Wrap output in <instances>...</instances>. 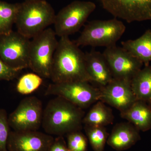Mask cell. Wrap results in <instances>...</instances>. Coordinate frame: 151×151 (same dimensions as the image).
<instances>
[{"instance_id": "1", "label": "cell", "mask_w": 151, "mask_h": 151, "mask_svg": "<svg viewBox=\"0 0 151 151\" xmlns=\"http://www.w3.org/2000/svg\"><path fill=\"white\" fill-rule=\"evenodd\" d=\"M50 78L53 83L91 82L86 69L85 53L68 37H60L58 40Z\"/></svg>"}, {"instance_id": "2", "label": "cell", "mask_w": 151, "mask_h": 151, "mask_svg": "<svg viewBox=\"0 0 151 151\" xmlns=\"http://www.w3.org/2000/svg\"><path fill=\"white\" fill-rule=\"evenodd\" d=\"M84 116L83 109L56 97L50 100L44 109L42 126L48 134L63 136L81 131Z\"/></svg>"}, {"instance_id": "3", "label": "cell", "mask_w": 151, "mask_h": 151, "mask_svg": "<svg viewBox=\"0 0 151 151\" xmlns=\"http://www.w3.org/2000/svg\"><path fill=\"white\" fill-rule=\"evenodd\" d=\"M55 15L54 9L45 0L19 3L15 22L17 32L32 39L53 24Z\"/></svg>"}, {"instance_id": "4", "label": "cell", "mask_w": 151, "mask_h": 151, "mask_svg": "<svg viewBox=\"0 0 151 151\" xmlns=\"http://www.w3.org/2000/svg\"><path fill=\"white\" fill-rule=\"evenodd\" d=\"M126 27L118 19L96 20L88 22L74 42L77 46L107 47L116 45L124 35Z\"/></svg>"}, {"instance_id": "5", "label": "cell", "mask_w": 151, "mask_h": 151, "mask_svg": "<svg viewBox=\"0 0 151 151\" xmlns=\"http://www.w3.org/2000/svg\"><path fill=\"white\" fill-rule=\"evenodd\" d=\"M54 30L48 28L30 40L29 68L44 78H50L58 40Z\"/></svg>"}, {"instance_id": "6", "label": "cell", "mask_w": 151, "mask_h": 151, "mask_svg": "<svg viewBox=\"0 0 151 151\" xmlns=\"http://www.w3.org/2000/svg\"><path fill=\"white\" fill-rule=\"evenodd\" d=\"M96 8L89 1H75L65 6L55 15V32L60 37H68L79 31Z\"/></svg>"}, {"instance_id": "7", "label": "cell", "mask_w": 151, "mask_h": 151, "mask_svg": "<svg viewBox=\"0 0 151 151\" xmlns=\"http://www.w3.org/2000/svg\"><path fill=\"white\" fill-rule=\"evenodd\" d=\"M86 81H74L50 84L45 96L63 98L81 109H86L99 100L100 89Z\"/></svg>"}, {"instance_id": "8", "label": "cell", "mask_w": 151, "mask_h": 151, "mask_svg": "<svg viewBox=\"0 0 151 151\" xmlns=\"http://www.w3.org/2000/svg\"><path fill=\"white\" fill-rule=\"evenodd\" d=\"M43 111L37 97H26L8 116L10 127L16 132L38 131L42 124Z\"/></svg>"}, {"instance_id": "9", "label": "cell", "mask_w": 151, "mask_h": 151, "mask_svg": "<svg viewBox=\"0 0 151 151\" xmlns=\"http://www.w3.org/2000/svg\"><path fill=\"white\" fill-rule=\"evenodd\" d=\"M30 42L17 31L0 35V58L13 68L22 70L29 68Z\"/></svg>"}, {"instance_id": "10", "label": "cell", "mask_w": 151, "mask_h": 151, "mask_svg": "<svg viewBox=\"0 0 151 151\" xmlns=\"http://www.w3.org/2000/svg\"><path fill=\"white\" fill-rule=\"evenodd\" d=\"M103 8L127 22L151 21V0H100Z\"/></svg>"}, {"instance_id": "11", "label": "cell", "mask_w": 151, "mask_h": 151, "mask_svg": "<svg viewBox=\"0 0 151 151\" xmlns=\"http://www.w3.org/2000/svg\"><path fill=\"white\" fill-rule=\"evenodd\" d=\"M113 78L131 81L142 68V63L123 47L115 45L105 48L103 52Z\"/></svg>"}, {"instance_id": "12", "label": "cell", "mask_w": 151, "mask_h": 151, "mask_svg": "<svg viewBox=\"0 0 151 151\" xmlns=\"http://www.w3.org/2000/svg\"><path fill=\"white\" fill-rule=\"evenodd\" d=\"M131 82L113 78L107 85L99 88V100L116 108L120 113L126 111L137 100Z\"/></svg>"}, {"instance_id": "13", "label": "cell", "mask_w": 151, "mask_h": 151, "mask_svg": "<svg viewBox=\"0 0 151 151\" xmlns=\"http://www.w3.org/2000/svg\"><path fill=\"white\" fill-rule=\"evenodd\" d=\"M54 138L36 131H11L7 148L9 151H49Z\"/></svg>"}, {"instance_id": "14", "label": "cell", "mask_w": 151, "mask_h": 151, "mask_svg": "<svg viewBox=\"0 0 151 151\" xmlns=\"http://www.w3.org/2000/svg\"><path fill=\"white\" fill-rule=\"evenodd\" d=\"M139 132L130 122L119 123L113 127L107 144L116 151L126 150L141 139Z\"/></svg>"}, {"instance_id": "15", "label": "cell", "mask_w": 151, "mask_h": 151, "mask_svg": "<svg viewBox=\"0 0 151 151\" xmlns=\"http://www.w3.org/2000/svg\"><path fill=\"white\" fill-rule=\"evenodd\" d=\"M85 63L91 82L105 86L113 79L107 60L103 53L92 50L85 53Z\"/></svg>"}, {"instance_id": "16", "label": "cell", "mask_w": 151, "mask_h": 151, "mask_svg": "<svg viewBox=\"0 0 151 151\" xmlns=\"http://www.w3.org/2000/svg\"><path fill=\"white\" fill-rule=\"evenodd\" d=\"M123 119L133 124L139 131L151 129V110L147 102L137 100L124 112L120 113Z\"/></svg>"}, {"instance_id": "17", "label": "cell", "mask_w": 151, "mask_h": 151, "mask_svg": "<svg viewBox=\"0 0 151 151\" xmlns=\"http://www.w3.org/2000/svg\"><path fill=\"white\" fill-rule=\"evenodd\" d=\"M122 47L142 63L145 66L151 62V29H148L140 37L122 42Z\"/></svg>"}, {"instance_id": "18", "label": "cell", "mask_w": 151, "mask_h": 151, "mask_svg": "<svg viewBox=\"0 0 151 151\" xmlns=\"http://www.w3.org/2000/svg\"><path fill=\"white\" fill-rule=\"evenodd\" d=\"M112 109L100 100L95 103L83 119V125L105 127L114 121Z\"/></svg>"}, {"instance_id": "19", "label": "cell", "mask_w": 151, "mask_h": 151, "mask_svg": "<svg viewBox=\"0 0 151 151\" xmlns=\"http://www.w3.org/2000/svg\"><path fill=\"white\" fill-rule=\"evenodd\" d=\"M131 84L137 100L147 103L151 100V65L142 68L132 78Z\"/></svg>"}, {"instance_id": "20", "label": "cell", "mask_w": 151, "mask_h": 151, "mask_svg": "<svg viewBox=\"0 0 151 151\" xmlns=\"http://www.w3.org/2000/svg\"><path fill=\"white\" fill-rule=\"evenodd\" d=\"M18 8L19 3L11 4L0 1V35L8 34L13 31Z\"/></svg>"}, {"instance_id": "21", "label": "cell", "mask_w": 151, "mask_h": 151, "mask_svg": "<svg viewBox=\"0 0 151 151\" xmlns=\"http://www.w3.org/2000/svg\"><path fill=\"white\" fill-rule=\"evenodd\" d=\"M84 129L93 150L104 151L109 135L105 127L84 125Z\"/></svg>"}, {"instance_id": "22", "label": "cell", "mask_w": 151, "mask_h": 151, "mask_svg": "<svg viewBox=\"0 0 151 151\" xmlns=\"http://www.w3.org/2000/svg\"><path fill=\"white\" fill-rule=\"evenodd\" d=\"M43 82L42 78L35 73H26L21 76L16 86L17 92L22 95L31 94L37 90Z\"/></svg>"}, {"instance_id": "23", "label": "cell", "mask_w": 151, "mask_h": 151, "mask_svg": "<svg viewBox=\"0 0 151 151\" xmlns=\"http://www.w3.org/2000/svg\"><path fill=\"white\" fill-rule=\"evenodd\" d=\"M66 136L69 151H87L88 139L81 131L71 132Z\"/></svg>"}, {"instance_id": "24", "label": "cell", "mask_w": 151, "mask_h": 151, "mask_svg": "<svg viewBox=\"0 0 151 151\" xmlns=\"http://www.w3.org/2000/svg\"><path fill=\"white\" fill-rule=\"evenodd\" d=\"M10 128L6 111L0 108V151H9L7 143Z\"/></svg>"}, {"instance_id": "25", "label": "cell", "mask_w": 151, "mask_h": 151, "mask_svg": "<svg viewBox=\"0 0 151 151\" xmlns=\"http://www.w3.org/2000/svg\"><path fill=\"white\" fill-rule=\"evenodd\" d=\"M21 70L10 67L0 58V81H11L16 78Z\"/></svg>"}, {"instance_id": "26", "label": "cell", "mask_w": 151, "mask_h": 151, "mask_svg": "<svg viewBox=\"0 0 151 151\" xmlns=\"http://www.w3.org/2000/svg\"><path fill=\"white\" fill-rule=\"evenodd\" d=\"M49 151H69L63 136H57L54 138Z\"/></svg>"}, {"instance_id": "27", "label": "cell", "mask_w": 151, "mask_h": 151, "mask_svg": "<svg viewBox=\"0 0 151 151\" xmlns=\"http://www.w3.org/2000/svg\"><path fill=\"white\" fill-rule=\"evenodd\" d=\"M147 104L148 105L149 107H150V109L151 110V100H150V101H148V102H147Z\"/></svg>"}, {"instance_id": "28", "label": "cell", "mask_w": 151, "mask_h": 151, "mask_svg": "<svg viewBox=\"0 0 151 151\" xmlns=\"http://www.w3.org/2000/svg\"><path fill=\"white\" fill-rule=\"evenodd\" d=\"M32 1V0H24V1Z\"/></svg>"}]
</instances>
